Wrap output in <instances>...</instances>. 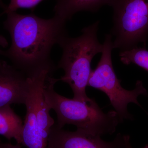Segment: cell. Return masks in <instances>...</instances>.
Segmentation results:
<instances>
[{
  "instance_id": "6da1fadb",
  "label": "cell",
  "mask_w": 148,
  "mask_h": 148,
  "mask_svg": "<svg viewBox=\"0 0 148 148\" xmlns=\"http://www.w3.org/2000/svg\"><path fill=\"white\" fill-rule=\"evenodd\" d=\"M6 14L3 26L10 35L11 45L7 50L0 49V55L29 78L44 71L52 75L57 69L51 57V51L68 36L66 22L54 16L45 19L33 13Z\"/></svg>"
},
{
  "instance_id": "7a4b0ae2",
  "label": "cell",
  "mask_w": 148,
  "mask_h": 148,
  "mask_svg": "<svg viewBox=\"0 0 148 148\" xmlns=\"http://www.w3.org/2000/svg\"><path fill=\"white\" fill-rule=\"evenodd\" d=\"M59 79L48 75L44 85L43 94L50 110L55 111L59 128L66 124H72L77 130L96 136L112 134L122 122L115 110L104 113L94 99L87 102L77 101L64 97L54 89Z\"/></svg>"
},
{
  "instance_id": "3957f363",
  "label": "cell",
  "mask_w": 148,
  "mask_h": 148,
  "mask_svg": "<svg viewBox=\"0 0 148 148\" xmlns=\"http://www.w3.org/2000/svg\"><path fill=\"white\" fill-rule=\"evenodd\" d=\"M99 21H97L82 30V34L76 38L64 37L58 45L62 48V55L57 69H63L64 75L59 81L68 84L73 92V99L87 102L86 88L92 70L93 57L102 53L103 45L97 37Z\"/></svg>"
},
{
  "instance_id": "277c9868",
  "label": "cell",
  "mask_w": 148,
  "mask_h": 148,
  "mask_svg": "<svg viewBox=\"0 0 148 148\" xmlns=\"http://www.w3.org/2000/svg\"><path fill=\"white\" fill-rule=\"evenodd\" d=\"M112 38L110 34L106 35L101 59L96 68L91 71L88 86L106 93L121 122L124 119L132 120L133 116L127 111V105L134 103L141 107L138 97L140 95H147V91L140 80L137 81L133 90H127L122 87L113 66Z\"/></svg>"
},
{
  "instance_id": "5b68a950",
  "label": "cell",
  "mask_w": 148,
  "mask_h": 148,
  "mask_svg": "<svg viewBox=\"0 0 148 148\" xmlns=\"http://www.w3.org/2000/svg\"><path fill=\"white\" fill-rule=\"evenodd\" d=\"M113 11V48L125 51L145 45L148 37V0H109Z\"/></svg>"
},
{
  "instance_id": "8992f818",
  "label": "cell",
  "mask_w": 148,
  "mask_h": 148,
  "mask_svg": "<svg viewBox=\"0 0 148 148\" xmlns=\"http://www.w3.org/2000/svg\"><path fill=\"white\" fill-rule=\"evenodd\" d=\"M123 135L118 134L114 140L106 142L101 136L77 130L67 131L54 124L50 130L47 148H123Z\"/></svg>"
},
{
  "instance_id": "52a82bcc",
  "label": "cell",
  "mask_w": 148,
  "mask_h": 148,
  "mask_svg": "<svg viewBox=\"0 0 148 148\" xmlns=\"http://www.w3.org/2000/svg\"><path fill=\"white\" fill-rule=\"evenodd\" d=\"M30 86V79L25 74L0 60V108L12 104H25Z\"/></svg>"
},
{
  "instance_id": "ba28073f",
  "label": "cell",
  "mask_w": 148,
  "mask_h": 148,
  "mask_svg": "<svg viewBox=\"0 0 148 148\" xmlns=\"http://www.w3.org/2000/svg\"><path fill=\"white\" fill-rule=\"evenodd\" d=\"M109 0H56L54 8V16L67 22L75 14L80 11L95 12Z\"/></svg>"
},
{
  "instance_id": "9c48e42d",
  "label": "cell",
  "mask_w": 148,
  "mask_h": 148,
  "mask_svg": "<svg viewBox=\"0 0 148 148\" xmlns=\"http://www.w3.org/2000/svg\"><path fill=\"white\" fill-rule=\"evenodd\" d=\"M23 124L21 118L10 106L0 108V135L8 140L14 139L16 143L21 145Z\"/></svg>"
},
{
  "instance_id": "30bf717a",
  "label": "cell",
  "mask_w": 148,
  "mask_h": 148,
  "mask_svg": "<svg viewBox=\"0 0 148 148\" xmlns=\"http://www.w3.org/2000/svg\"><path fill=\"white\" fill-rule=\"evenodd\" d=\"M119 57L123 64H135L148 72V51L145 47L137 46L128 50L122 51Z\"/></svg>"
},
{
  "instance_id": "8fae6325",
  "label": "cell",
  "mask_w": 148,
  "mask_h": 148,
  "mask_svg": "<svg viewBox=\"0 0 148 148\" xmlns=\"http://www.w3.org/2000/svg\"><path fill=\"white\" fill-rule=\"evenodd\" d=\"M45 0H10L9 4L4 10V13L14 12L20 8L33 9Z\"/></svg>"
},
{
  "instance_id": "7c38bea8",
  "label": "cell",
  "mask_w": 148,
  "mask_h": 148,
  "mask_svg": "<svg viewBox=\"0 0 148 148\" xmlns=\"http://www.w3.org/2000/svg\"><path fill=\"white\" fill-rule=\"evenodd\" d=\"M0 148H21V144L16 143L15 145H12L10 143L0 142Z\"/></svg>"
},
{
  "instance_id": "4fadbf2b",
  "label": "cell",
  "mask_w": 148,
  "mask_h": 148,
  "mask_svg": "<svg viewBox=\"0 0 148 148\" xmlns=\"http://www.w3.org/2000/svg\"><path fill=\"white\" fill-rule=\"evenodd\" d=\"M124 140V146L123 148H132L130 143V137L129 135H123ZM143 148H148V145L144 147Z\"/></svg>"
},
{
  "instance_id": "5bb4252c",
  "label": "cell",
  "mask_w": 148,
  "mask_h": 148,
  "mask_svg": "<svg viewBox=\"0 0 148 148\" xmlns=\"http://www.w3.org/2000/svg\"><path fill=\"white\" fill-rule=\"evenodd\" d=\"M8 45V42L4 37L0 35V46L5 48Z\"/></svg>"
},
{
  "instance_id": "9a60e30c",
  "label": "cell",
  "mask_w": 148,
  "mask_h": 148,
  "mask_svg": "<svg viewBox=\"0 0 148 148\" xmlns=\"http://www.w3.org/2000/svg\"><path fill=\"white\" fill-rule=\"evenodd\" d=\"M0 7L3 8L4 10L6 8V6H5L3 4V3L1 1H0Z\"/></svg>"
}]
</instances>
